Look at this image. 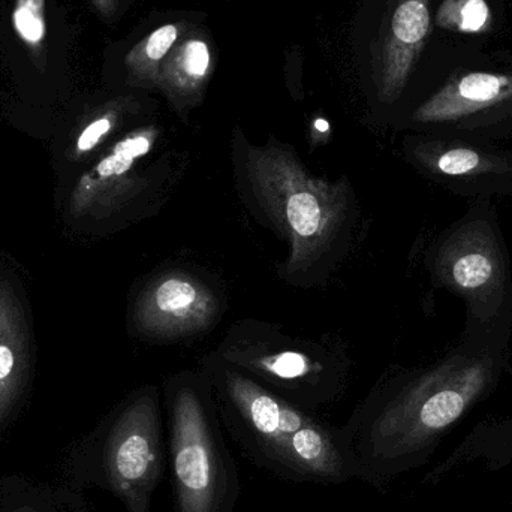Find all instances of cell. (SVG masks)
Here are the masks:
<instances>
[{
	"label": "cell",
	"mask_w": 512,
	"mask_h": 512,
	"mask_svg": "<svg viewBox=\"0 0 512 512\" xmlns=\"http://www.w3.org/2000/svg\"><path fill=\"white\" fill-rule=\"evenodd\" d=\"M429 32V0H394L376 44V89L385 104L405 92Z\"/></svg>",
	"instance_id": "11"
},
{
	"label": "cell",
	"mask_w": 512,
	"mask_h": 512,
	"mask_svg": "<svg viewBox=\"0 0 512 512\" xmlns=\"http://www.w3.org/2000/svg\"><path fill=\"white\" fill-rule=\"evenodd\" d=\"M20 512H36V511H32V510H23V511H20Z\"/></svg>",
	"instance_id": "19"
},
{
	"label": "cell",
	"mask_w": 512,
	"mask_h": 512,
	"mask_svg": "<svg viewBox=\"0 0 512 512\" xmlns=\"http://www.w3.org/2000/svg\"><path fill=\"white\" fill-rule=\"evenodd\" d=\"M406 159L418 173L472 201L512 195V150L495 143L420 134L406 141Z\"/></svg>",
	"instance_id": "8"
},
{
	"label": "cell",
	"mask_w": 512,
	"mask_h": 512,
	"mask_svg": "<svg viewBox=\"0 0 512 512\" xmlns=\"http://www.w3.org/2000/svg\"><path fill=\"white\" fill-rule=\"evenodd\" d=\"M120 119V108L111 107L102 111L92 122L87 123L86 128L78 135L77 144H75V153L77 155H86V153L95 150L111 132L116 128Z\"/></svg>",
	"instance_id": "17"
},
{
	"label": "cell",
	"mask_w": 512,
	"mask_h": 512,
	"mask_svg": "<svg viewBox=\"0 0 512 512\" xmlns=\"http://www.w3.org/2000/svg\"><path fill=\"white\" fill-rule=\"evenodd\" d=\"M156 140L158 129L146 126L117 141L110 152L78 180L69 198V216L74 221L101 219L125 206L141 186L140 167Z\"/></svg>",
	"instance_id": "9"
},
{
	"label": "cell",
	"mask_w": 512,
	"mask_h": 512,
	"mask_svg": "<svg viewBox=\"0 0 512 512\" xmlns=\"http://www.w3.org/2000/svg\"><path fill=\"white\" fill-rule=\"evenodd\" d=\"M408 122L420 134L495 143L512 134V75H459L424 99Z\"/></svg>",
	"instance_id": "7"
},
{
	"label": "cell",
	"mask_w": 512,
	"mask_h": 512,
	"mask_svg": "<svg viewBox=\"0 0 512 512\" xmlns=\"http://www.w3.org/2000/svg\"><path fill=\"white\" fill-rule=\"evenodd\" d=\"M433 285L466 304V327L512 333V274L507 242L492 200L472 201L427 254Z\"/></svg>",
	"instance_id": "3"
},
{
	"label": "cell",
	"mask_w": 512,
	"mask_h": 512,
	"mask_svg": "<svg viewBox=\"0 0 512 512\" xmlns=\"http://www.w3.org/2000/svg\"><path fill=\"white\" fill-rule=\"evenodd\" d=\"M180 33V24L168 23L141 39L125 57V66L131 81L140 86L158 87L162 62L182 38Z\"/></svg>",
	"instance_id": "14"
},
{
	"label": "cell",
	"mask_w": 512,
	"mask_h": 512,
	"mask_svg": "<svg viewBox=\"0 0 512 512\" xmlns=\"http://www.w3.org/2000/svg\"><path fill=\"white\" fill-rule=\"evenodd\" d=\"M490 20L486 0H445L438 11L439 26L463 33H480Z\"/></svg>",
	"instance_id": "15"
},
{
	"label": "cell",
	"mask_w": 512,
	"mask_h": 512,
	"mask_svg": "<svg viewBox=\"0 0 512 512\" xmlns=\"http://www.w3.org/2000/svg\"><path fill=\"white\" fill-rule=\"evenodd\" d=\"M96 11L104 18H111L116 14L119 0H90Z\"/></svg>",
	"instance_id": "18"
},
{
	"label": "cell",
	"mask_w": 512,
	"mask_h": 512,
	"mask_svg": "<svg viewBox=\"0 0 512 512\" xmlns=\"http://www.w3.org/2000/svg\"><path fill=\"white\" fill-rule=\"evenodd\" d=\"M45 3V0H15L12 11L15 32L33 54L42 50L47 35Z\"/></svg>",
	"instance_id": "16"
},
{
	"label": "cell",
	"mask_w": 512,
	"mask_h": 512,
	"mask_svg": "<svg viewBox=\"0 0 512 512\" xmlns=\"http://www.w3.org/2000/svg\"><path fill=\"white\" fill-rule=\"evenodd\" d=\"M213 69L212 47L203 36H183L174 45L159 72V89L179 110L194 107L209 83Z\"/></svg>",
	"instance_id": "13"
},
{
	"label": "cell",
	"mask_w": 512,
	"mask_h": 512,
	"mask_svg": "<svg viewBox=\"0 0 512 512\" xmlns=\"http://www.w3.org/2000/svg\"><path fill=\"white\" fill-rule=\"evenodd\" d=\"M30 370L29 324L14 286L0 276V426L20 402Z\"/></svg>",
	"instance_id": "12"
},
{
	"label": "cell",
	"mask_w": 512,
	"mask_h": 512,
	"mask_svg": "<svg viewBox=\"0 0 512 512\" xmlns=\"http://www.w3.org/2000/svg\"><path fill=\"white\" fill-rule=\"evenodd\" d=\"M167 460L174 512H234L240 477L213 402L212 391L194 379L167 391Z\"/></svg>",
	"instance_id": "4"
},
{
	"label": "cell",
	"mask_w": 512,
	"mask_h": 512,
	"mask_svg": "<svg viewBox=\"0 0 512 512\" xmlns=\"http://www.w3.org/2000/svg\"><path fill=\"white\" fill-rule=\"evenodd\" d=\"M246 170L259 203L288 239L286 271L307 270L339 234L349 186L310 176L285 146L249 147Z\"/></svg>",
	"instance_id": "5"
},
{
	"label": "cell",
	"mask_w": 512,
	"mask_h": 512,
	"mask_svg": "<svg viewBox=\"0 0 512 512\" xmlns=\"http://www.w3.org/2000/svg\"><path fill=\"white\" fill-rule=\"evenodd\" d=\"M510 336L465 328L441 360L370 399L340 427L352 480L382 487L424 451L510 369Z\"/></svg>",
	"instance_id": "1"
},
{
	"label": "cell",
	"mask_w": 512,
	"mask_h": 512,
	"mask_svg": "<svg viewBox=\"0 0 512 512\" xmlns=\"http://www.w3.org/2000/svg\"><path fill=\"white\" fill-rule=\"evenodd\" d=\"M215 388L225 427L255 466L292 483L352 480L340 429L236 370Z\"/></svg>",
	"instance_id": "2"
},
{
	"label": "cell",
	"mask_w": 512,
	"mask_h": 512,
	"mask_svg": "<svg viewBox=\"0 0 512 512\" xmlns=\"http://www.w3.org/2000/svg\"><path fill=\"white\" fill-rule=\"evenodd\" d=\"M167 439L156 390L135 394L114 415L99 447V471L126 512H152L167 469Z\"/></svg>",
	"instance_id": "6"
},
{
	"label": "cell",
	"mask_w": 512,
	"mask_h": 512,
	"mask_svg": "<svg viewBox=\"0 0 512 512\" xmlns=\"http://www.w3.org/2000/svg\"><path fill=\"white\" fill-rule=\"evenodd\" d=\"M218 310V298L203 282L174 271L147 286L135 307V324L147 336L176 339L206 330Z\"/></svg>",
	"instance_id": "10"
}]
</instances>
